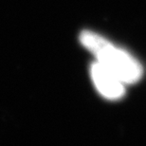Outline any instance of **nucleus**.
<instances>
[{
	"instance_id": "f257e3e1",
	"label": "nucleus",
	"mask_w": 146,
	"mask_h": 146,
	"mask_svg": "<svg viewBox=\"0 0 146 146\" xmlns=\"http://www.w3.org/2000/svg\"><path fill=\"white\" fill-rule=\"evenodd\" d=\"M80 42L102 64L124 84H136L142 77V66L125 49L117 46L106 38L90 31L80 34Z\"/></svg>"
},
{
	"instance_id": "f03ea898",
	"label": "nucleus",
	"mask_w": 146,
	"mask_h": 146,
	"mask_svg": "<svg viewBox=\"0 0 146 146\" xmlns=\"http://www.w3.org/2000/svg\"><path fill=\"white\" fill-rule=\"evenodd\" d=\"M90 77L96 89L104 98L116 101L124 96V83H122L118 76L97 61L91 64Z\"/></svg>"
}]
</instances>
